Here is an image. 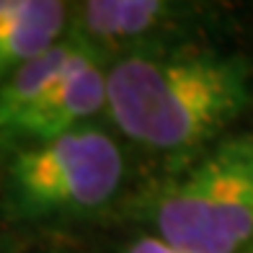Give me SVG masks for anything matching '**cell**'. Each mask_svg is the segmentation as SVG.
<instances>
[{"mask_svg": "<svg viewBox=\"0 0 253 253\" xmlns=\"http://www.w3.org/2000/svg\"><path fill=\"white\" fill-rule=\"evenodd\" d=\"M251 62L220 49H158L106 65L114 126L155 153H202L251 103Z\"/></svg>", "mask_w": 253, "mask_h": 253, "instance_id": "1", "label": "cell"}, {"mask_svg": "<svg viewBox=\"0 0 253 253\" xmlns=\"http://www.w3.org/2000/svg\"><path fill=\"white\" fill-rule=\"evenodd\" d=\"M150 235L181 253L253 248V134L222 137L147 194L140 210Z\"/></svg>", "mask_w": 253, "mask_h": 253, "instance_id": "2", "label": "cell"}, {"mask_svg": "<svg viewBox=\"0 0 253 253\" xmlns=\"http://www.w3.org/2000/svg\"><path fill=\"white\" fill-rule=\"evenodd\" d=\"M0 204L18 225H44L106 207L124 181L117 137L96 124L5 153Z\"/></svg>", "mask_w": 253, "mask_h": 253, "instance_id": "3", "label": "cell"}, {"mask_svg": "<svg viewBox=\"0 0 253 253\" xmlns=\"http://www.w3.org/2000/svg\"><path fill=\"white\" fill-rule=\"evenodd\" d=\"M189 5L166 0H90L75 16V39L88 49L140 54L158 52L160 39L181 26L189 16Z\"/></svg>", "mask_w": 253, "mask_h": 253, "instance_id": "4", "label": "cell"}, {"mask_svg": "<svg viewBox=\"0 0 253 253\" xmlns=\"http://www.w3.org/2000/svg\"><path fill=\"white\" fill-rule=\"evenodd\" d=\"M101 109H106V65L101 62V57H90L37 109L26 114L0 140V147L10 153L24 145L62 137L85 126L88 119Z\"/></svg>", "mask_w": 253, "mask_h": 253, "instance_id": "5", "label": "cell"}, {"mask_svg": "<svg viewBox=\"0 0 253 253\" xmlns=\"http://www.w3.org/2000/svg\"><path fill=\"white\" fill-rule=\"evenodd\" d=\"M90 57L98 54L75 37H65L52 49L10 73L0 83V140Z\"/></svg>", "mask_w": 253, "mask_h": 253, "instance_id": "6", "label": "cell"}, {"mask_svg": "<svg viewBox=\"0 0 253 253\" xmlns=\"http://www.w3.org/2000/svg\"><path fill=\"white\" fill-rule=\"evenodd\" d=\"M70 5L60 0H26L24 8L0 26V83L65 39Z\"/></svg>", "mask_w": 253, "mask_h": 253, "instance_id": "7", "label": "cell"}, {"mask_svg": "<svg viewBox=\"0 0 253 253\" xmlns=\"http://www.w3.org/2000/svg\"><path fill=\"white\" fill-rule=\"evenodd\" d=\"M119 253H181V251L166 246L163 240H158L150 233H142V235H137L134 240H129L126 246H122Z\"/></svg>", "mask_w": 253, "mask_h": 253, "instance_id": "8", "label": "cell"}, {"mask_svg": "<svg viewBox=\"0 0 253 253\" xmlns=\"http://www.w3.org/2000/svg\"><path fill=\"white\" fill-rule=\"evenodd\" d=\"M26 0H0V26L8 24L10 18H13L21 8H24Z\"/></svg>", "mask_w": 253, "mask_h": 253, "instance_id": "9", "label": "cell"}]
</instances>
